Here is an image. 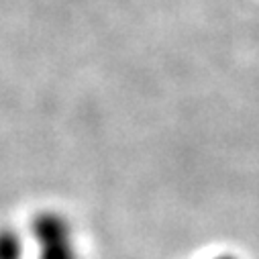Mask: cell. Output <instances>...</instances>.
<instances>
[{"label":"cell","instance_id":"1","mask_svg":"<svg viewBox=\"0 0 259 259\" xmlns=\"http://www.w3.org/2000/svg\"><path fill=\"white\" fill-rule=\"evenodd\" d=\"M33 235L39 245V259H78L72 227L66 217L47 210L35 217Z\"/></svg>","mask_w":259,"mask_h":259},{"label":"cell","instance_id":"3","mask_svg":"<svg viewBox=\"0 0 259 259\" xmlns=\"http://www.w3.org/2000/svg\"><path fill=\"white\" fill-rule=\"evenodd\" d=\"M219 259H233V257H219Z\"/></svg>","mask_w":259,"mask_h":259},{"label":"cell","instance_id":"2","mask_svg":"<svg viewBox=\"0 0 259 259\" xmlns=\"http://www.w3.org/2000/svg\"><path fill=\"white\" fill-rule=\"evenodd\" d=\"M0 259H23L21 235L11 227L0 229Z\"/></svg>","mask_w":259,"mask_h":259}]
</instances>
